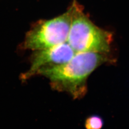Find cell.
Segmentation results:
<instances>
[{
  "mask_svg": "<svg viewBox=\"0 0 129 129\" xmlns=\"http://www.w3.org/2000/svg\"><path fill=\"white\" fill-rule=\"evenodd\" d=\"M76 54L67 42L43 49L35 51L31 65L23 75V79L37 74L40 69L62 64L70 60Z\"/></svg>",
  "mask_w": 129,
  "mask_h": 129,
  "instance_id": "277c9868",
  "label": "cell"
},
{
  "mask_svg": "<svg viewBox=\"0 0 129 129\" xmlns=\"http://www.w3.org/2000/svg\"><path fill=\"white\" fill-rule=\"evenodd\" d=\"M72 9L54 18L38 22L28 32L24 49L36 51L51 47L67 41L72 19Z\"/></svg>",
  "mask_w": 129,
  "mask_h": 129,
  "instance_id": "3957f363",
  "label": "cell"
},
{
  "mask_svg": "<svg viewBox=\"0 0 129 129\" xmlns=\"http://www.w3.org/2000/svg\"><path fill=\"white\" fill-rule=\"evenodd\" d=\"M104 125V120L100 116L92 115L85 120L86 129H102Z\"/></svg>",
  "mask_w": 129,
  "mask_h": 129,
  "instance_id": "5b68a950",
  "label": "cell"
},
{
  "mask_svg": "<svg viewBox=\"0 0 129 129\" xmlns=\"http://www.w3.org/2000/svg\"><path fill=\"white\" fill-rule=\"evenodd\" d=\"M108 60L105 54L88 52L76 53L62 64L40 69L37 74L48 78L54 88L81 97L86 90V83L93 71Z\"/></svg>",
  "mask_w": 129,
  "mask_h": 129,
  "instance_id": "6da1fadb",
  "label": "cell"
},
{
  "mask_svg": "<svg viewBox=\"0 0 129 129\" xmlns=\"http://www.w3.org/2000/svg\"><path fill=\"white\" fill-rule=\"evenodd\" d=\"M72 19L67 43L75 53L98 52L106 54L110 48L111 37L108 32L98 27L83 12L77 2L71 5Z\"/></svg>",
  "mask_w": 129,
  "mask_h": 129,
  "instance_id": "7a4b0ae2",
  "label": "cell"
}]
</instances>
